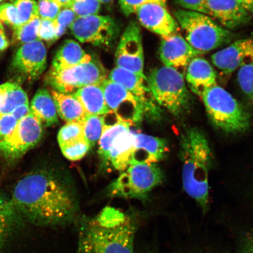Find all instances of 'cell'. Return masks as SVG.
<instances>
[{"instance_id": "37", "label": "cell", "mask_w": 253, "mask_h": 253, "mask_svg": "<svg viewBox=\"0 0 253 253\" xmlns=\"http://www.w3.org/2000/svg\"><path fill=\"white\" fill-rule=\"evenodd\" d=\"M38 8L41 19L53 21L61 8L53 0H38Z\"/></svg>"}, {"instance_id": "35", "label": "cell", "mask_w": 253, "mask_h": 253, "mask_svg": "<svg viewBox=\"0 0 253 253\" xmlns=\"http://www.w3.org/2000/svg\"><path fill=\"white\" fill-rule=\"evenodd\" d=\"M77 15L71 8L61 9L56 18L53 20L56 31V40L64 35L68 29H70Z\"/></svg>"}, {"instance_id": "33", "label": "cell", "mask_w": 253, "mask_h": 253, "mask_svg": "<svg viewBox=\"0 0 253 253\" xmlns=\"http://www.w3.org/2000/svg\"><path fill=\"white\" fill-rule=\"evenodd\" d=\"M237 78L240 89L253 103V63L240 68Z\"/></svg>"}, {"instance_id": "20", "label": "cell", "mask_w": 253, "mask_h": 253, "mask_svg": "<svg viewBox=\"0 0 253 253\" xmlns=\"http://www.w3.org/2000/svg\"><path fill=\"white\" fill-rule=\"evenodd\" d=\"M108 79L121 85L122 86L137 97L144 104L146 110L153 108L150 102V95L151 94L148 79L145 75H140L126 69L118 67L110 72ZM152 95V94H151Z\"/></svg>"}, {"instance_id": "7", "label": "cell", "mask_w": 253, "mask_h": 253, "mask_svg": "<svg viewBox=\"0 0 253 253\" xmlns=\"http://www.w3.org/2000/svg\"><path fill=\"white\" fill-rule=\"evenodd\" d=\"M162 170L157 164H131L109 188L113 197L144 199L163 182Z\"/></svg>"}, {"instance_id": "10", "label": "cell", "mask_w": 253, "mask_h": 253, "mask_svg": "<svg viewBox=\"0 0 253 253\" xmlns=\"http://www.w3.org/2000/svg\"><path fill=\"white\" fill-rule=\"evenodd\" d=\"M70 29L73 36L82 43L107 46L115 40L119 28L110 16L96 14L77 18Z\"/></svg>"}, {"instance_id": "36", "label": "cell", "mask_w": 253, "mask_h": 253, "mask_svg": "<svg viewBox=\"0 0 253 253\" xmlns=\"http://www.w3.org/2000/svg\"><path fill=\"white\" fill-rule=\"evenodd\" d=\"M60 147L63 156L67 159L73 161L81 160L87 153L90 148L85 138Z\"/></svg>"}, {"instance_id": "4", "label": "cell", "mask_w": 253, "mask_h": 253, "mask_svg": "<svg viewBox=\"0 0 253 253\" xmlns=\"http://www.w3.org/2000/svg\"><path fill=\"white\" fill-rule=\"evenodd\" d=\"M147 79L152 96L161 106L176 117L189 112L191 96L181 72L164 65L152 71Z\"/></svg>"}, {"instance_id": "47", "label": "cell", "mask_w": 253, "mask_h": 253, "mask_svg": "<svg viewBox=\"0 0 253 253\" xmlns=\"http://www.w3.org/2000/svg\"><path fill=\"white\" fill-rule=\"evenodd\" d=\"M250 14H253V0H237Z\"/></svg>"}, {"instance_id": "21", "label": "cell", "mask_w": 253, "mask_h": 253, "mask_svg": "<svg viewBox=\"0 0 253 253\" xmlns=\"http://www.w3.org/2000/svg\"><path fill=\"white\" fill-rule=\"evenodd\" d=\"M91 59L92 58L84 51L77 41L68 40L65 41L57 51L50 70H64L89 62Z\"/></svg>"}, {"instance_id": "15", "label": "cell", "mask_w": 253, "mask_h": 253, "mask_svg": "<svg viewBox=\"0 0 253 253\" xmlns=\"http://www.w3.org/2000/svg\"><path fill=\"white\" fill-rule=\"evenodd\" d=\"M211 62L226 75L253 63V39L238 40L211 56Z\"/></svg>"}, {"instance_id": "22", "label": "cell", "mask_w": 253, "mask_h": 253, "mask_svg": "<svg viewBox=\"0 0 253 253\" xmlns=\"http://www.w3.org/2000/svg\"><path fill=\"white\" fill-rule=\"evenodd\" d=\"M135 134L130 130L119 135L109 152V162L119 171L124 172L130 165L134 150Z\"/></svg>"}, {"instance_id": "41", "label": "cell", "mask_w": 253, "mask_h": 253, "mask_svg": "<svg viewBox=\"0 0 253 253\" xmlns=\"http://www.w3.org/2000/svg\"><path fill=\"white\" fill-rule=\"evenodd\" d=\"M18 121L11 114L0 116V141L13 131Z\"/></svg>"}, {"instance_id": "45", "label": "cell", "mask_w": 253, "mask_h": 253, "mask_svg": "<svg viewBox=\"0 0 253 253\" xmlns=\"http://www.w3.org/2000/svg\"><path fill=\"white\" fill-rule=\"evenodd\" d=\"M9 42L7 36H6L4 26L0 21V52L4 51L7 48Z\"/></svg>"}, {"instance_id": "34", "label": "cell", "mask_w": 253, "mask_h": 253, "mask_svg": "<svg viewBox=\"0 0 253 253\" xmlns=\"http://www.w3.org/2000/svg\"><path fill=\"white\" fill-rule=\"evenodd\" d=\"M70 8L77 18L84 17L99 13L101 3L99 0H73Z\"/></svg>"}, {"instance_id": "24", "label": "cell", "mask_w": 253, "mask_h": 253, "mask_svg": "<svg viewBox=\"0 0 253 253\" xmlns=\"http://www.w3.org/2000/svg\"><path fill=\"white\" fill-rule=\"evenodd\" d=\"M30 113L39 120L43 126L58 124V112L52 94L41 88L34 95L30 106Z\"/></svg>"}, {"instance_id": "6", "label": "cell", "mask_w": 253, "mask_h": 253, "mask_svg": "<svg viewBox=\"0 0 253 253\" xmlns=\"http://www.w3.org/2000/svg\"><path fill=\"white\" fill-rule=\"evenodd\" d=\"M175 18L184 39L203 54L222 46L233 39L230 32L216 24L210 16L186 9H178Z\"/></svg>"}, {"instance_id": "14", "label": "cell", "mask_w": 253, "mask_h": 253, "mask_svg": "<svg viewBox=\"0 0 253 253\" xmlns=\"http://www.w3.org/2000/svg\"><path fill=\"white\" fill-rule=\"evenodd\" d=\"M135 13L142 26L162 39L178 33L179 25L168 11L166 4L148 3L139 7Z\"/></svg>"}, {"instance_id": "48", "label": "cell", "mask_w": 253, "mask_h": 253, "mask_svg": "<svg viewBox=\"0 0 253 253\" xmlns=\"http://www.w3.org/2000/svg\"><path fill=\"white\" fill-rule=\"evenodd\" d=\"M60 7L62 8H70L73 0H53Z\"/></svg>"}, {"instance_id": "5", "label": "cell", "mask_w": 253, "mask_h": 253, "mask_svg": "<svg viewBox=\"0 0 253 253\" xmlns=\"http://www.w3.org/2000/svg\"><path fill=\"white\" fill-rule=\"evenodd\" d=\"M206 111L211 123L227 133L244 132L251 126V116L232 94L215 84L202 94Z\"/></svg>"}, {"instance_id": "50", "label": "cell", "mask_w": 253, "mask_h": 253, "mask_svg": "<svg viewBox=\"0 0 253 253\" xmlns=\"http://www.w3.org/2000/svg\"><path fill=\"white\" fill-rule=\"evenodd\" d=\"M4 1H5V0H0V4H1V3H2L3 2H4Z\"/></svg>"}, {"instance_id": "12", "label": "cell", "mask_w": 253, "mask_h": 253, "mask_svg": "<svg viewBox=\"0 0 253 253\" xmlns=\"http://www.w3.org/2000/svg\"><path fill=\"white\" fill-rule=\"evenodd\" d=\"M116 63L118 67L145 75L143 46L137 24H129L123 33L116 50Z\"/></svg>"}, {"instance_id": "17", "label": "cell", "mask_w": 253, "mask_h": 253, "mask_svg": "<svg viewBox=\"0 0 253 253\" xmlns=\"http://www.w3.org/2000/svg\"><path fill=\"white\" fill-rule=\"evenodd\" d=\"M206 9L208 15L229 29L241 26L251 18V14L237 0H207Z\"/></svg>"}, {"instance_id": "28", "label": "cell", "mask_w": 253, "mask_h": 253, "mask_svg": "<svg viewBox=\"0 0 253 253\" xmlns=\"http://www.w3.org/2000/svg\"><path fill=\"white\" fill-rule=\"evenodd\" d=\"M24 104H29L27 94L20 85L16 84L3 99L0 106V116L11 114L16 108Z\"/></svg>"}, {"instance_id": "43", "label": "cell", "mask_w": 253, "mask_h": 253, "mask_svg": "<svg viewBox=\"0 0 253 253\" xmlns=\"http://www.w3.org/2000/svg\"><path fill=\"white\" fill-rule=\"evenodd\" d=\"M239 253H253V230L246 232L239 243Z\"/></svg>"}, {"instance_id": "44", "label": "cell", "mask_w": 253, "mask_h": 253, "mask_svg": "<svg viewBox=\"0 0 253 253\" xmlns=\"http://www.w3.org/2000/svg\"><path fill=\"white\" fill-rule=\"evenodd\" d=\"M30 113V104H24L16 108L11 115L14 117L17 121L26 117Z\"/></svg>"}, {"instance_id": "25", "label": "cell", "mask_w": 253, "mask_h": 253, "mask_svg": "<svg viewBox=\"0 0 253 253\" xmlns=\"http://www.w3.org/2000/svg\"><path fill=\"white\" fill-rule=\"evenodd\" d=\"M52 96L58 115L62 120L68 123L84 121L86 113L74 94L63 93L52 90Z\"/></svg>"}, {"instance_id": "19", "label": "cell", "mask_w": 253, "mask_h": 253, "mask_svg": "<svg viewBox=\"0 0 253 253\" xmlns=\"http://www.w3.org/2000/svg\"><path fill=\"white\" fill-rule=\"evenodd\" d=\"M167 151V142L164 139L144 134H135L134 150L130 165L156 164L165 157Z\"/></svg>"}, {"instance_id": "2", "label": "cell", "mask_w": 253, "mask_h": 253, "mask_svg": "<svg viewBox=\"0 0 253 253\" xmlns=\"http://www.w3.org/2000/svg\"><path fill=\"white\" fill-rule=\"evenodd\" d=\"M137 218L107 207L79 224L78 253H135Z\"/></svg>"}, {"instance_id": "31", "label": "cell", "mask_w": 253, "mask_h": 253, "mask_svg": "<svg viewBox=\"0 0 253 253\" xmlns=\"http://www.w3.org/2000/svg\"><path fill=\"white\" fill-rule=\"evenodd\" d=\"M15 211L11 199L0 194V243L13 219Z\"/></svg>"}, {"instance_id": "46", "label": "cell", "mask_w": 253, "mask_h": 253, "mask_svg": "<svg viewBox=\"0 0 253 253\" xmlns=\"http://www.w3.org/2000/svg\"><path fill=\"white\" fill-rule=\"evenodd\" d=\"M15 85L16 84L11 83V82H7V83L0 85V106H1L6 94H7L9 90L13 88Z\"/></svg>"}, {"instance_id": "16", "label": "cell", "mask_w": 253, "mask_h": 253, "mask_svg": "<svg viewBox=\"0 0 253 253\" xmlns=\"http://www.w3.org/2000/svg\"><path fill=\"white\" fill-rule=\"evenodd\" d=\"M178 33L163 39L160 47V57L164 66L182 73L192 59L202 55Z\"/></svg>"}, {"instance_id": "11", "label": "cell", "mask_w": 253, "mask_h": 253, "mask_svg": "<svg viewBox=\"0 0 253 253\" xmlns=\"http://www.w3.org/2000/svg\"><path fill=\"white\" fill-rule=\"evenodd\" d=\"M102 85L107 107L122 122L131 126L141 121L146 109L137 97L108 79Z\"/></svg>"}, {"instance_id": "9", "label": "cell", "mask_w": 253, "mask_h": 253, "mask_svg": "<svg viewBox=\"0 0 253 253\" xmlns=\"http://www.w3.org/2000/svg\"><path fill=\"white\" fill-rule=\"evenodd\" d=\"M42 134L43 126L30 113L19 120L13 131L0 141V153L8 160L20 159L36 146Z\"/></svg>"}, {"instance_id": "40", "label": "cell", "mask_w": 253, "mask_h": 253, "mask_svg": "<svg viewBox=\"0 0 253 253\" xmlns=\"http://www.w3.org/2000/svg\"><path fill=\"white\" fill-rule=\"evenodd\" d=\"M153 2L166 4L167 0H119L123 12L127 16L135 13L137 9L142 5Z\"/></svg>"}, {"instance_id": "18", "label": "cell", "mask_w": 253, "mask_h": 253, "mask_svg": "<svg viewBox=\"0 0 253 253\" xmlns=\"http://www.w3.org/2000/svg\"><path fill=\"white\" fill-rule=\"evenodd\" d=\"M185 80L191 90L201 97L206 90L216 84V75L207 60L195 57L185 71Z\"/></svg>"}, {"instance_id": "23", "label": "cell", "mask_w": 253, "mask_h": 253, "mask_svg": "<svg viewBox=\"0 0 253 253\" xmlns=\"http://www.w3.org/2000/svg\"><path fill=\"white\" fill-rule=\"evenodd\" d=\"M102 84L89 85L82 87L74 93L83 107L86 115L102 116L110 112Z\"/></svg>"}, {"instance_id": "39", "label": "cell", "mask_w": 253, "mask_h": 253, "mask_svg": "<svg viewBox=\"0 0 253 253\" xmlns=\"http://www.w3.org/2000/svg\"><path fill=\"white\" fill-rule=\"evenodd\" d=\"M39 40L53 42L56 41V31L53 21L41 19L39 32Z\"/></svg>"}, {"instance_id": "29", "label": "cell", "mask_w": 253, "mask_h": 253, "mask_svg": "<svg viewBox=\"0 0 253 253\" xmlns=\"http://www.w3.org/2000/svg\"><path fill=\"white\" fill-rule=\"evenodd\" d=\"M103 128L102 116L86 115L83 121L84 134L90 147L94 146L99 141Z\"/></svg>"}, {"instance_id": "30", "label": "cell", "mask_w": 253, "mask_h": 253, "mask_svg": "<svg viewBox=\"0 0 253 253\" xmlns=\"http://www.w3.org/2000/svg\"><path fill=\"white\" fill-rule=\"evenodd\" d=\"M84 138L83 122L68 123L60 129L58 135L60 147Z\"/></svg>"}, {"instance_id": "27", "label": "cell", "mask_w": 253, "mask_h": 253, "mask_svg": "<svg viewBox=\"0 0 253 253\" xmlns=\"http://www.w3.org/2000/svg\"><path fill=\"white\" fill-rule=\"evenodd\" d=\"M41 18L39 16L32 18L27 23L18 25L13 28V40L15 42L23 44L40 40L39 32Z\"/></svg>"}, {"instance_id": "3", "label": "cell", "mask_w": 253, "mask_h": 253, "mask_svg": "<svg viewBox=\"0 0 253 253\" xmlns=\"http://www.w3.org/2000/svg\"><path fill=\"white\" fill-rule=\"evenodd\" d=\"M179 157L182 164L183 188L206 212L210 199L209 173L211 154L203 132L195 127L183 132L180 138Z\"/></svg>"}, {"instance_id": "8", "label": "cell", "mask_w": 253, "mask_h": 253, "mask_svg": "<svg viewBox=\"0 0 253 253\" xmlns=\"http://www.w3.org/2000/svg\"><path fill=\"white\" fill-rule=\"evenodd\" d=\"M108 79L107 71L99 61L93 59L64 70L49 71L46 81L59 92L72 94L89 85L102 84Z\"/></svg>"}, {"instance_id": "1", "label": "cell", "mask_w": 253, "mask_h": 253, "mask_svg": "<svg viewBox=\"0 0 253 253\" xmlns=\"http://www.w3.org/2000/svg\"><path fill=\"white\" fill-rule=\"evenodd\" d=\"M11 201L16 211L37 225H69L77 220L79 212L70 183L56 173L43 170L20 179Z\"/></svg>"}, {"instance_id": "32", "label": "cell", "mask_w": 253, "mask_h": 253, "mask_svg": "<svg viewBox=\"0 0 253 253\" xmlns=\"http://www.w3.org/2000/svg\"><path fill=\"white\" fill-rule=\"evenodd\" d=\"M11 3L17 9L20 24L27 23L32 18L39 16L36 0H11Z\"/></svg>"}, {"instance_id": "42", "label": "cell", "mask_w": 253, "mask_h": 253, "mask_svg": "<svg viewBox=\"0 0 253 253\" xmlns=\"http://www.w3.org/2000/svg\"><path fill=\"white\" fill-rule=\"evenodd\" d=\"M186 10L201 12L207 15L206 9L207 0H177Z\"/></svg>"}, {"instance_id": "38", "label": "cell", "mask_w": 253, "mask_h": 253, "mask_svg": "<svg viewBox=\"0 0 253 253\" xmlns=\"http://www.w3.org/2000/svg\"><path fill=\"white\" fill-rule=\"evenodd\" d=\"M0 21L14 28L19 24L17 9L11 2H2L0 4Z\"/></svg>"}, {"instance_id": "26", "label": "cell", "mask_w": 253, "mask_h": 253, "mask_svg": "<svg viewBox=\"0 0 253 253\" xmlns=\"http://www.w3.org/2000/svg\"><path fill=\"white\" fill-rule=\"evenodd\" d=\"M127 123L120 121L110 126H104L102 134L99 141V154L103 162L109 163V152L112 143L119 135L129 130Z\"/></svg>"}, {"instance_id": "49", "label": "cell", "mask_w": 253, "mask_h": 253, "mask_svg": "<svg viewBox=\"0 0 253 253\" xmlns=\"http://www.w3.org/2000/svg\"><path fill=\"white\" fill-rule=\"evenodd\" d=\"M101 4H109L111 2H112L113 0H99Z\"/></svg>"}, {"instance_id": "13", "label": "cell", "mask_w": 253, "mask_h": 253, "mask_svg": "<svg viewBox=\"0 0 253 253\" xmlns=\"http://www.w3.org/2000/svg\"><path fill=\"white\" fill-rule=\"evenodd\" d=\"M46 59V47L37 40L21 45L15 53L12 65L20 74L35 80L45 70Z\"/></svg>"}]
</instances>
